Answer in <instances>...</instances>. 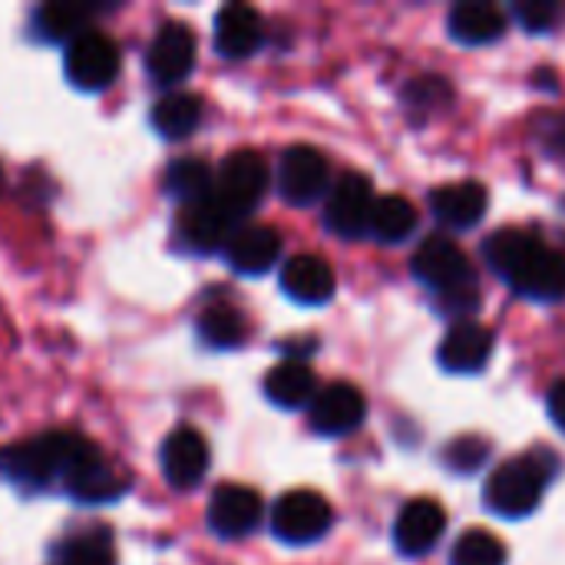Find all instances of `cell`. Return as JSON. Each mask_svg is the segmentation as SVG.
I'll use <instances>...</instances> for the list:
<instances>
[{"label":"cell","instance_id":"obj_29","mask_svg":"<svg viewBox=\"0 0 565 565\" xmlns=\"http://www.w3.org/2000/svg\"><path fill=\"white\" fill-rule=\"evenodd\" d=\"M60 565H116L113 536L103 526H93L89 533L70 536L56 546Z\"/></svg>","mask_w":565,"mask_h":565},{"label":"cell","instance_id":"obj_23","mask_svg":"<svg viewBox=\"0 0 565 565\" xmlns=\"http://www.w3.org/2000/svg\"><path fill=\"white\" fill-rule=\"evenodd\" d=\"M99 7L93 3H66V0H53L36 7L33 13V33L40 40H60V43H73L76 36L89 33V20L96 17Z\"/></svg>","mask_w":565,"mask_h":565},{"label":"cell","instance_id":"obj_10","mask_svg":"<svg viewBox=\"0 0 565 565\" xmlns=\"http://www.w3.org/2000/svg\"><path fill=\"white\" fill-rule=\"evenodd\" d=\"M364 417H367V401H364L361 387H354L348 381H334V384L321 387L308 407L311 430L321 437H348L364 424Z\"/></svg>","mask_w":565,"mask_h":565},{"label":"cell","instance_id":"obj_19","mask_svg":"<svg viewBox=\"0 0 565 565\" xmlns=\"http://www.w3.org/2000/svg\"><path fill=\"white\" fill-rule=\"evenodd\" d=\"M225 258L238 275H265L281 258V235L271 225H238L225 245Z\"/></svg>","mask_w":565,"mask_h":565},{"label":"cell","instance_id":"obj_26","mask_svg":"<svg viewBox=\"0 0 565 565\" xmlns=\"http://www.w3.org/2000/svg\"><path fill=\"white\" fill-rule=\"evenodd\" d=\"M202 122V99L195 93H166L152 106V126L166 139H185L199 129Z\"/></svg>","mask_w":565,"mask_h":565},{"label":"cell","instance_id":"obj_6","mask_svg":"<svg viewBox=\"0 0 565 565\" xmlns=\"http://www.w3.org/2000/svg\"><path fill=\"white\" fill-rule=\"evenodd\" d=\"M268 182H271L268 162L255 149H238L222 162L215 175V199L228 215L245 218L265 199Z\"/></svg>","mask_w":565,"mask_h":565},{"label":"cell","instance_id":"obj_4","mask_svg":"<svg viewBox=\"0 0 565 565\" xmlns=\"http://www.w3.org/2000/svg\"><path fill=\"white\" fill-rule=\"evenodd\" d=\"M556 470L559 463L550 450H533L516 460H507L487 477L483 507L500 520H526L530 513L540 510Z\"/></svg>","mask_w":565,"mask_h":565},{"label":"cell","instance_id":"obj_28","mask_svg":"<svg viewBox=\"0 0 565 565\" xmlns=\"http://www.w3.org/2000/svg\"><path fill=\"white\" fill-rule=\"evenodd\" d=\"M202 344L209 348H218V351H228V348H238L248 334V324H245V315L235 308V305H225V301H215L209 305L202 315H199V324H195Z\"/></svg>","mask_w":565,"mask_h":565},{"label":"cell","instance_id":"obj_13","mask_svg":"<svg viewBox=\"0 0 565 565\" xmlns=\"http://www.w3.org/2000/svg\"><path fill=\"white\" fill-rule=\"evenodd\" d=\"M430 212L444 228L454 232H470L483 222L487 205H490V192L483 182L477 179H463V182H447L440 189L430 192Z\"/></svg>","mask_w":565,"mask_h":565},{"label":"cell","instance_id":"obj_21","mask_svg":"<svg viewBox=\"0 0 565 565\" xmlns=\"http://www.w3.org/2000/svg\"><path fill=\"white\" fill-rule=\"evenodd\" d=\"M265 40V23L255 7L248 3H228L215 17V50L228 60L252 56Z\"/></svg>","mask_w":565,"mask_h":565},{"label":"cell","instance_id":"obj_12","mask_svg":"<svg viewBox=\"0 0 565 565\" xmlns=\"http://www.w3.org/2000/svg\"><path fill=\"white\" fill-rule=\"evenodd\" d=\"M444 530H447V510L437 500L420 497V500H411L397 513L394 546H397L401 556L420 559V556H427L444 540Z\"/></svg>","mask_w":565,"mask_h":565},{"label":"cell","instance_id":"obj_20","mask_svg":"<svg viewBox=\"0 0 565 565\" xmlns=\"http://www.w3.org/2000/svg\"><path fill=\"white\" fill-rule=\"evenodd\" d=\"M447 33L463 46H487L507 33V13L487 0H463L447 13Z\"/></svg>","mask_w":565,"mask_h":565},{"label":"cell","instance_id":"obj_11","mask_svg":"<svg viewBox=\"0 0 565 565\" xmlns=\"http://www.w3.org/2000/svg\"><path fill=\"white\" fill-rule=\"evenodd\" d=\"M195 66V33L185 23H166L149 50H146V73L159 86H179Z\"/></svg>","mask_w":565,"mask_h":565},{"label":"cell","instance_id":"obj_5","mask_svg":"<svg viewBox=\"0 0 565 565\" xmlns=\"http://www.w3.org/2000/svg\"><path fill=\"white\" fill-rule=\"evenodd\" d=\"M275 185H278V195L298 209H308V205L328 199V192L334 185L328 156L315 146H288L278 159Z\"/></svg>","mask_w":565,"mask_h":565},{"label":"cell","instance_id":"obj_18","mask_svg":"<svg viewBox=\"0 0 565 565\" xmlns=\"http://www.w3.org/2000/svg\"><path fill=\"white\" fill-rule=\"evenodd\" d=\"M281 291L298 305H328L338 291L334 268L321 255H295L281 265Z\"/></svg>","mask_w":565,"mask_h":565},{"label":"cell","instance_id":"obj_33","mask_svg":"<svg viewBox=\"0 0 565 565\" xmlns=\"http://www.w3.org/2000/svg\"><path fill=\"white\" fill-rule=\"evenodd\" d=\"M565 7L559 0H520L513 3V17L526 33H550L563 20Z\"/></svg>","mask_w":565,"mask_h":565},{"label":"cell","instance_id":"obj_2","mask_svg":"<svg viewBox=\"0 0 565 565\" xmlns=\"http://www.w3.org/2000/svg\"><path fill=\"white\" fill-rule=\"evenodd\" d=\"M414 278L437 298V308L450 318H470L480 308V278L467 252L444 238L430 235L417 245L411 258Z\"/></svg>","mask_w":565,"mask_h":565},{"label":"cell","instance_id":"obj_22","mask_svg":"<svg viewBox=\"0 0 565 565\" xmlns=\"http://www.w3.org/2000/svg\"><path fill=\"white\" fill-rule=\"evenodd\" d=\"M318 377L315 371L301 361V358H288L281 364H275L265 374V397L281 407V411H301L311 407V401L318 397Z\"/></svg>","mask_w":565,"mask_h":565},{"label":"cell","instance_id":"obj_24","mask_svg":"<svg viewBox=\"0 0 565 565\" xmlns=\"http://www.w3.org/2000/svg\"><path fill=\"white\" fill-rule=\"evenodd\" d=\"M63 487L79 503H113L116 497L126 493V483L109 470V463L99 454H93L83 467H76Z\"/></svg>","mask_w":565,"mask_h":565},{"label":"cell","instance_id":"obj_7","mask_svg":"<svg viewBox=\"0 0 565 565\" xmlns=\"http://www.w3.org/2000/svg\"><path fill=\"white\" fill-rule=\"evenodd\" d=\"M377 195L374 182L364 172H341V179L331 185L324 202V225L344 242L371 235V215H374Z\"/></svg>","mask_w":565,"mask_h":565},{"label":"cell","instance_id":"obj_31","mask_svg":"<svg viewBox=\"0 0 565 565\" xmlns=\"http://www.w3.org/2000/svg\"><path fill=\"white\" fill-rule=\"evenodd\" d=\"M401 99H404V109L420 122V119L430 116L434 109L447 106V103L454 99V89H450V83H447L444 76H430V73H427V76L411 79V83L404 86Z\"/></svg>","mask_w":565,"mask_h":565},{"label":"cell","instance_id":"obj_8","mask_svg":"<svg viewBox=\"0 0 565 565\" xmlns=\"http://www.w3.org/2000/svg\"><path fill=\"white\" fill-rule=\"evenodd\" d=\"M331 523L334 510L315 490H291L271 510V533L288 546H311L324 540Z\"/></svg>","mask_w":565,"mask_h":565},{"label":"cell","instance_id":"obj_9","mask_svg":"<svg viewBox=\"0 0 565 565\" xmlns=\"http://www.w3.org/2000/svg\"><path fill=\"white\" fill-rule=\"evenodd\" d=\"M63 73L66 79L83 89V93H99L106 89L116 73H119V46L99 33V30H89L83 36H76L66 53H63Z\"/></svg>","mask_w":565,"mask_h":565},{"label":"cell","instance_id":"obj_3","mask_svg":"<svg viewBox=\"0 0 565 565\" xmlns=\"http://www.w3.org/2000/svg\"><path fill=\"white\" fill-rule=\"evenodd\" d=\"M93 454L99 450L79 434H66V430L40 434L0 450V480L43 490L50 483H66L70 473L83 467Z\"/></svg>","mask_w":565,"mask_h":565},{"label":"cell","instance_id":"obj_1","mask_svg":"<svg viewBox=\"0 0 565 565\" xmlns=\"http://www.w3.org/2000/svg\"><path fill=\"white\" fill-rule=\"evenodd\" d=\"M483 258L497 278L530 301H565V252L526 228H497L483 242Z\"/></svg>","mask_w":565,"mask_h":565},{"label":"cell","instance_id":"obj_25","mask_svg":"<svg viewBox=\"0 0 565 565\" xmlns=\"http://www.w3.org/2000/svg\"><path fill=\"white\" fill-rule=\"evenodd\" d=\"M420 225V212L414 209L411 199L404 195H381L371 215V235L384 245H401L407 242Z\"/></svg>","mask_w":565,"mask_h":565},{"label":"cell","instance_id":"obj_27","mask_svg":"<svg viewBox=\"0 0 565 565\" xmlns=\"http://www.w3.org/2000/svg\"><path fill=\"white\" fill-rule=\"evenodd\" d=\"M166 192L172 199H179L182 205L205 202V199L215 195V172L202 159H195V156L175 159L169 166V172H166Z\"/></svg>","mask_w":565,"mask_h":565},{"label":"cell","instance_id":"obj_30","mask_svg":"<svg viewBox=\"0 0 565 565\" xmlns=\"http://www.w3.org/2000/svg\"><path fill=\"white\" fill-rule=\"evenodd\" d=\"M510 553L507 543L487 530H467L454 550H450V565H507Z\"/></svg>","mask_w":565,"mask_h":565},{"label":"cell","instance_id":"obj_34","mask_svg":"<svg viewBox=\"0 0 565 565\" xmlns=\"http://www.w3.org/2000/svg\"><path fill=\"white\" fill-rule=\"evenodd\" d=\"M533 139H536V146L546 156L565 159V113H543V116H536Z\"/></svg>","mask_w":565,"mask_h":565},{"label":"cell","instance_id":"obj_35","mask_svg":"<svg viewBox=\"0 0 565 565\" xmlns=\"http://www.w3.org/2000/svg\"><path fill=\"white\" fill-rule=\"evenodd\" d=\"M546 411H550V420L559 427V434H565V377H559L546 391Z\"/></svg>","mask_w":565,"mask_h":565},{"label":"cell","instance_id":"obj_17","mask_svg":"<svg viewBox=\"0 0 565 565\" xmlns=\"http://www.w3.org/2000/svg\"><path fill=\"white\" fill-rule=\"evenodd\" d=\"M262 523V497L248 487L225 483L209 500V526L222 540H242Z\"/></svg>","mask_w":565,"mask_h":565},{"label":"cell","instance_id":"obj_15","mask_svg":"<svg viewBox=\"0 0 565 565\" xmlns=\"http://www.w3.org/2000/svg\"><path fill=\"white\" fill-rule=\"evenodd\" d=\"M493 344L497 338L490 328L477 321H457L437 348V364L447 374H480L493 358Z\"/></svg>","mask_w":565,"mask_h":565},{"label":"cell","instance_id":"obj_14","mask_svg":"<svg viewBox=\"0 0 565 565\" xmlns=\"http://www.w3.org/2000/svg\"><path fill=\"white\" fill-rule=\"evenodd\" d=\"M238 232V218L228 215L218 199H205V202H195V205H182V215H179V235H182V245L199 252V255H209V252H218L232 242V235Z\"/></svg>","mask_w":565,"mask_h":565},{"label":"cell","instance_id":"obj_32","mask_svg":"<svg viewBox=\"0 0 565 565\" xmlns=\"http://www.w3.org/2000/svg\"><path fill=\"white\" fill-rule=\"evenodd\" d=\"M487 460H490V444L477 434L457 437L444 447V467L454 477H473L487 467Z\"/></svg>","mask_w":565,"mask_h":565},{"label":"cell","instance_id":"obj_16","mask_svg":"<svg viewBox=\"0 0 565 565\" xmlns=\"http://www.w3.org/2000/svg\"><path fill=\"white\" fill-rule=\"evenodd\" d=\"M212 454L209 444L199 430L192 427H179L166 437L162 444V473L175 490H192L202 483V477L209 473Z\"/></svg>","mask_w":565,"mask_h":565}]
</instances>
